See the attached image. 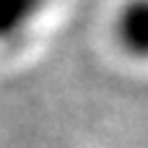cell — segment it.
<instances>
[{"instance_id":"obj_1","label":"cell","mask_w":148,"mask_h":148,"mask_svg":"<svg viewBox=\"0 0 148 148\" xmlns=\"http://www.w3.org/2000/svg\"><path fill=\"white\" fill-rule=\"evenodd\" d=\"M114 42L125 55L143 57L148 47V8L146 0H125L112 21Z\"/></svg>"},{"instance_id":"obj_2","label":"cell","mask_w":148,"mask_h":148,"mask_svg":"<svg viewBox=\"0 0 148 148\" xmlns=\"http://www.w3.org/2000/svg\"><path fill=\"white\" fill-rule=\"evenodd\" d=\"M47 8L49 0H0V47L21 42Z\"/></svg>"}]
</instances>
